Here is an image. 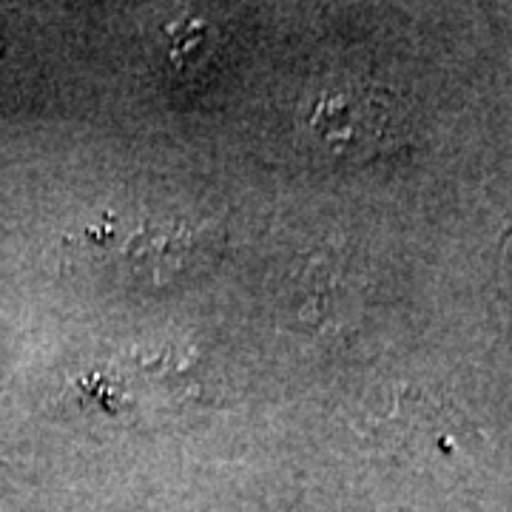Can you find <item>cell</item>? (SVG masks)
Listing matches in <instances>:
<instances>
[{
  "label": "cell",
  "mask_w": 512,
  "mask_h": 512,
  "mask_svg": "<svg viewBox=\"0 0 512 512\" xmlns=\"http://www.w3.org/2000/svg\"><path fill=\"white\" fill-rule=\"evenodd\" d=\"M69 245L117 256L131 276L143 279L146 285H165L205 262L217 245V237L208 225L188 222L185 217H140L120 222L114 214H106L97 225L69 239Z\"/></svg>",
  "instance_id": "obj_1"
},
{
  "label": "cell",
  "mask_w": 512,
  "mask_h": 512,
  "mask_svg": "<svg viewBox=\"0 0 512 512\" xmlns=\"http://www.w3.org/2000/svg\"><path fill=\"white\" fill-rule=\"evenodd\" d=\"M313 134L336 154L367 157L387 146L390 137V106L376 94L333 92L316 100L311 111Z\"/></svg>",
  "instance_id": "obj_2"
},
{
  "label": "cell",
  "mask_w": 512,
  "mask_h": 512,
  "mask_svg": "<svg viewBox=\"0 0 512 512\" xmlns=\"http://www.w3.org/2000/svg\"><path fill=\"white\" fill-rule=\"evenodd\" d=\"M504 279H507L512 293V231L504 237Z\"/></svg>",
  "instance_id": "obj_3"
}]
</instances>
